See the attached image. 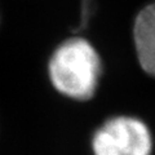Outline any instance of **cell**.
Listing matches in <instances>:
<instances>
[{
	"label": "cell",
	"mask_w": 155,
	"mask_h": 155,
	"mask_svg": "<svg viewBox=\"0 0 155 155\" xmlns=\"http://www.w3.org/2000/svg\"><path fill=\"white\" fill-rule=\"evenodd\" d=\"M133 40L142 70L155 78V3L142 8L134 19Z\"/></svg>",
	"instance_id": "3"
},
{
	"label": "cell",
	"mask_w": 155,
	"mask_h": 155,
	"mask_svg": "<svg viewBox=\"0 0 155 155\" xmlns=\"http://www.w3.org/2000/svg\"><path fill=\"white\" fill-rule=\"evenodd\" d=\"M102 75V61L93 44L80 36L64 40L48 61V76L58 93L75 101L94 96Z\"/></svg>",
	"instance_id": "1"
},
{
	"label": "cell",
	"mask_w": 155,
	"mask_h": 155,
	"mask_svg": "<svg viewBox=\"0 0 155 155\" xmlns=\"http://www.w3.org/2000/svg\"><path fill=\"white\" fill-rule=\"evenodd\" d=\"M91 145L93 155H153L154 137L137 116L118 115L102 123Z\"/></svg>",
	"instance_id": "2"
}]
</instances>
